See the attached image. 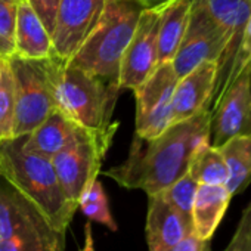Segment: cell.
I'll return each mask as SVG.
<instances>
[{"label":"cell","instance_id":"obj_1","mask_svg":"<svg viewBox=\"0 0 251 251\" xmlns=\"http://www.w3.org/2000/svg\"><path fill=\"white\" fill-rule=\"evenodd\" d=\"M211 111L170 124L154 139L135 136L129 157L105 172L108 177L127 189H141L148 197L163 192L188 173L197 150L210 142Z\"/></svg>","mask_w":251,"mask_h":251},{"label":"cell","instance_id":"obj_2","mask_svg":"<svg viewBox=\"0 0 251 251\" xmlns=\"http://www.w3.org/2000/svg\"><path fill=\"white\" fill-rule=\"evenodd\" d=\"M23 141L24 136L0 141V177L65 233L77 207L67 200L52 160L24 151Z\"/></svg>","mask_w":251,"mask_h":251},{"label":"cell","instance_id":"obj_3","mask_svg":"<svg viewBox=\"0 0 251 251\" xmlns=\"http://www.w3.org/2000/svg\"><path fill=\"white\" fill-rule=\"evenodd\" d=\"M55 106L81 129L102 133L118 127L111 123L120 87L55 55L46 58Z\"/></svg>","mask_w":251,"mask_h":251},{"label":"cell","instance_id":"obj_4","mask_svg":"<svg viewBox=\"0 0 251 251\" xmlns=\"http://www.w3.org/2000/svg\"><path fill=\"white\" fill-rule=\"evenodd\" d=\"M144 11L138 0H105L95 28L68 62L118 86L121 58Z\"/></svg>","mask_w":251,"mask_h":251},{"label":"cell","instance_id":"obj_5","mask_svg":"<svg viewBox=\"0 0 251 251\" xmlns=\"http://www.w3.org/2000/svg\"><path fill=\"white\" fill-rule=\"evenodd\" d=\"M65 233L9 185L0 186V251H64Z\"/></svg>","mask_w":251,"mask_h":251},{"label":"cell","instance_id":"obj_6","mask_svg":"<svg viewBox=\"0 0 251 251\" xmlns=\"http://www.w3.org/2000/svg\"><path fill=\"white\" fill-rule=\"evenodd\" d=\"M117 129L93 133L78 129L75 136L52 157V164L67 200L78 208L81 194L98 179Z\"/></svg>","mask_w":251,"mask_h":251},{"label":"cell","instance_id":"obj_7","mask_svg":"<svg viewBox=\"0 0 251 251\" xmlns=\"http://www.w3.org/2000/svg\"><path fill=\"white\" fill-rule=\"evenodd\" d=\"M15 92L14 136H24L56 108L49 83L46 59H28L17 55L8 56Z\"/></svg>","mask_w":251,"mask_h":251},{"label":"cell","instance_id":"obj_8","mask_svg":"<svg viewBox=\"0 0 251 251\" xmlns=\"http://www.w3.org/2000/svg\"><path fill=\"white\" fill-rule=\"evenodd\" d=\"M177 80L172 62H163L133 90L136 95V136L139 139H154L172 124V98Z\"/></svg>","mask_w":251,"mask_h":251},{"label":"cell","instance_id":"obj_9","mask_svg":"<svg viewBox=\"0 0 251 251\" xmlns=\"http://www.w3.org/2000/svg\"><path fill=\"white\" fill-rule=\"evenodd\" d=\"M227 45L229 42L225 33L216 25L197 0H194L185 36L172 59L177 78L205 61H216L219 64Z\"/></svg>","mask_w":251,"mask_h":251},{"label":"cell","instance_id":"obj_10","mask_svg":"<svg viewBox=\"0 0 251 251\" xmlns=\"http://www.w3.org/2000/svg\"><path fill=\"white\" fill-rule=\"evenodd\" d=\"M247 132H251V64L217 95L211 109L210 144L220 147Z\"/></svg>","mask_w":251,"mask_h":251},{"label":"cell","instance_id":"obj_11","mask_svg":"<svg viewBox=\"0 0 251 251\" xmlns=\"http://www.w3.org/2000/svg\"><path fill=\"white\" fill-rule=\"evenodd\" d=\"M163 8V6H161ZM161 8L145 9L135 34L124 50L118 71L120 89L135 90L158 65V27Z\"/></svg>","mask_w":251,"mask_h":251},{"label":"cell","instance_id":"obj_12","mask_svg":"<svg viewBox=\"0 0 251 251\" xmlns=\"http://www.w3.org/2000/svg\"><path fill=\"white\" fill-rule=\"evenodd\" d=\"M105 0H59L52 31V55L70 61L95 28Z\"/></svg>","mask_w":251,"mask_h":251},{"label":"cell","instance_id":"obj_13","mask_svg":"<svg viewBox=\"0 0 251 251\" xmlns=\"http://www.w3.org/2000/svg\"><path fill=\"white\" fill-rule=\"evenodd\" d=\"M219 78V64L205 61L180 77L172 98V124L208 109Z\"/></svg>","mask_w":251,"mask_h":251},{"label":"cell","instance_id":"obj_14","mask_svg":"<svg viewBox=\"0 0 251 251\" xmlns=\"http://www.w3.org/2000/svg\"><path fill=\"white\" fill-rule=\"evenodd\" d=\"M189 233H192V223L179 214L161 194L148 197L145 225L148 251H170Z\"/></svg>","mask_w":251,"mask_h":251},{"label":"cell","instance_id":"obj_15","mask_svg":"<svg viewBox=\"0 0 251 251\" xmlns=\"http://www.w3.org/2000/svg\"><path fill=\"white\" fill-rule=\"evenodd\" d=\"M197 2L216 23V25L225 33L229 42L222 61L219 62V78L214 92L216 96L227 74V68L235 53L242 28L248 17L251 15V0H197Z\"/></svg>","mask_w":251,"mask_h":251},{"label":"cell","instance_id":"obj_16","mask_svg":"<svg viewBox=\"0 0 251 251\" xmlns=\"http://www.w3.org/2000/svg\"><path fill=\"white\" fill-rule=\"evenodd\" d=\"M78 129L80 126H77L59 108H53L33 132L24 135L23 148L27 152L52 160V157L75 136Z\"/></svg>","mask_w":251,"mask_h":251},{"label":"cell","instance_id":"obj_17","mask_svg":"<svg viewBox=\"0 0 251 251\" xmlns=\"http://www.w3.org/2000/svg\"><path fill=\"white\" fill-rule=\"evenodd\" d=\"M28 59H46L52 55V37L27 0H20L17 11L14 53Z\"/></svg>","mask_w":251,"mask_h":251},{"label":"cell","instance_id":"obj_18","mask_svg":"<svg viewBox=\"0 0 251 251\" xmlns=\"http://www.w3.org/2000/svg\"><path fill=\"white\" fill-rule=\"evenodd\" d=\"M232 200L226 185H198L192 207V233L211 239Z\"/></svg>","mask_w":251,"mask_h":251},{"label":"cell","instance_id":"obj_19","mask_svg":"<svg viewBox=\"0 0 251 251\" xmlns=\"http://www.w3.org/2000/svg\"><path fill=\"white\" fill-rule=\"evenodd\" d=\"M194 0H170L161 8L158 27V64L172 62L185 36Z\"/></svg>","mask_w":251,"mask_h":251},{"label":"cell","instance_id":"obj_20","mask_svg":"<svg viewBox=\"0 0 251 251\" xmlns=\"http://www.w3.org/2000/svg\"><path fill=\"white\" fill-rule=\"evenodd\" d=\"M217 148L227 167L226 188L233 197L242 192L251 182V132L239 133Z\"/></svg>","mask_w":251,"mask_h":251},{"label":"cell","instance_id":"obj_21","mask_svg":"<svg viewBox=\"0 0 251 251\" xmlns=\"http://www.w3.org/2000/svg\"><path fill=\"white\" fill-rule=\"evenodd\" d=\"M189 175L198 185H226L227 167L225 158L217 147L210 142L202 144L192 157Z\"/></svg>","mask_w":251,"mask_h":251},{"label":"cell","instance_id":"obj_22","mask_svg":"<svg viewBox=\"0 0 251 251\" xmlns=\"http://www.w3.org/2000/svg\"><path fill=\"white\" fill-rule=\"evenodd\" d=\"M15 129L14 77L8 56L0 55V141L12 139Z\"/></svg>","mask_w":251,"mask_h":251},{"label":"cell","instance_id":"obj_23","mask_svg":"<svg viewBox=\"0 0 251 251\" xmlns=\"http://www.w3.org/2000/svg\"><path fill=\"white\" fill-rule=\"evenodd\" d=\"M78 208L89 219V222L100 223L112 232L118 229L111 214L106 194L102 188V183L98 179H95L90 183V186L81 194L78 200Z\"/></svg>","mask_w":251,"mask_h":251},{"label":"cell","instance_id":"obj_24","mask_svg":"<svg viewBox=\"0 0 251 251\" xmlns=\"http://www.w3.org/2000/svg\"><path fill=\"white\" fill-rule=\"evenodd\" d=\"M197 188H198V182L188 172L160 194L179 214H182L186 220L192 223V207H194Z\"/></svg>","mask_w":251,"mask_h":251},{"label":"cell","instance_id":"obj_25","mask_svg":"<svg viewBox=\"0 0 251 251\" xmlns=\"http://www.w3.org/2000/svg\"><path fill=\"white\" fill-rule=\"evenodd\" d=\"M250 64H251V15L248 17V20H247V23H245V25L242 28V33H241V37L238 40L235 53H233V56L230 59V64H229V68H227V74L225 77V81H223L222 87L216 93V96L230 81H233Z\"/></svg>","mask_w":251,"mask_h":251},{"label":"cell","instance_id":"obj_26","mask_svg":"<svg viewBox=\"0 0 251 251\" xmlns=\"http://www.w3.org/2000/svg\"><path fill=\"white\" fill-rule=\"evenodd\" d=\"M20 0H0V55L11 56L15 46L17 11Z\"/></svg>","mask_w":251,"mask_h":251},{"label":"cell","instance_id":"obj_27","mask_svg":"<svg viewBox=\"0 0 251 251\" xmlns=\"http://www.w3.org/2000/svg\"><path fill=\"white\" fill-rule=\"evenodd\" d=\"M225 251H251V200L244 208L235 233Z\"/></svg>","mask_w":251,"mask_h":251},{"label":"cell","instance_id":"obj_28","mask_svg":"<svg viewBox=\"0 0 251 251\" xmlns=\"http://www.w3.org/2000/svg\"><path fill=\"white\" fill-rule=\"evenodd\" d=\"M27 2L31 5V8L37 14V17L42 20L46 30L52 34L53 27H55V18H56L59 0H27Z\"/></svg>","mask_w":251,"mask_h":251},{"label":"cell","instance_id":"obj_29","mask_svg":"<svg viewBox=\"0 0 251 251\" xmlns=\"http://www.w3.org/2000/svg\"><path fill=\"white\" fill-rule=\"evenodd\" d=\"M170 251H211L210 239H201L194 233H189L180 242H177Z\"/></svg>","mask_w":251,"mask_h":251},{"label":"cell","instance_id":"obj_30","mask_svg":"<svg viewBox=\"0 0 251 251\" xmlns=\"http://www.w3.org/2000/svg\"><path fill=\"white\" fill-rule=\"evenodd\" d=\"M78 251H96L95 250V238H93V230H92V223L87 222L84 225V241L83 245Z\"/></svg>","mask_w":251,"mask_h":251},{"label":"cell","instance_id":"obj_31","mask_svg":"<svg viewBox=\"0 0 251 251\" xmlns=\"http://www.w3.org/2000/svg\"><path fill=\"white\" fill-rule=\"evenodd\" d=\"M138 2L145 8V9H155L167 5L170 0H138Z\"/></svg>","mask_w":251,"mask_h":251}]
</instances>
